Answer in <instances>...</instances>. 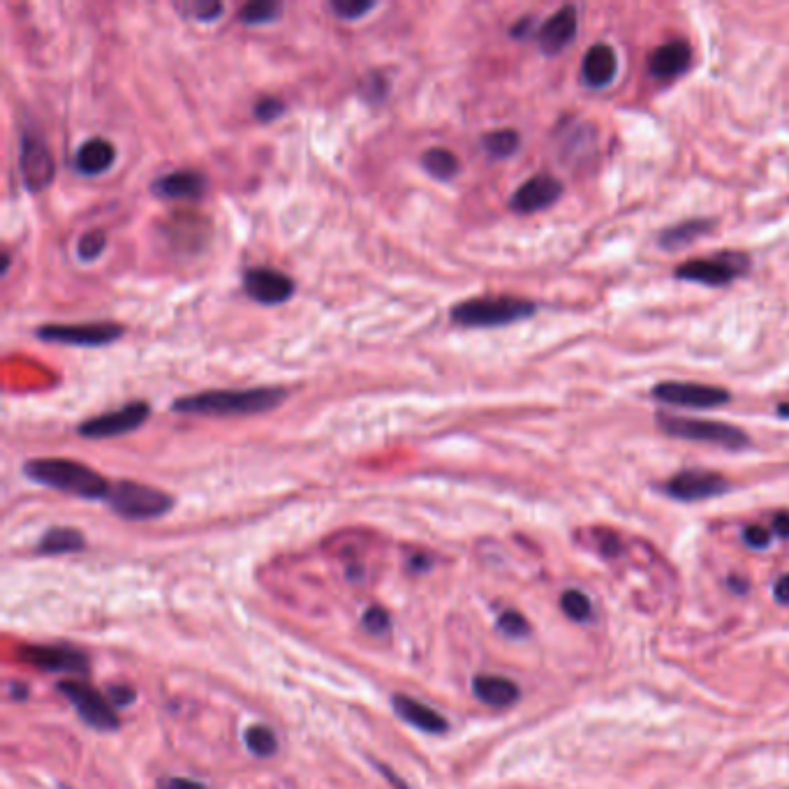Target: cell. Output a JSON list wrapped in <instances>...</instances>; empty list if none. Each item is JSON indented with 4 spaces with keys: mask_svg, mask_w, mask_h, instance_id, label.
<instances>
[{
    "mask_svg": "<svg viewBox=\"0 0 789 789\" xmlns=\"http://www.w3.org/2000/svg\"><path fill=\"white\" fill-rule=\"evenodd\" d=\"M283 401H287V389L283 387L209 389V392L176 398L172 410L179 415L248 417L276 410Z\"/></svg>",
    "mask_w": 789,
    "mask_h": 789,
    "instance_id": "6da1fadb",
    "label": "cell"
},
{
    "mask_svg": "<svg viewBox=\"0 0 789 789\" xmlns=\"http://www.w3.org/2000/svg\"><path fill=\"white\" fill-rule=\"evenodd\" d=\"M24 475L33 484L81 500H107L109 489H112L109 479L102 477L98 470L72 459H31L24 463Z\"/></svg>",
    "mask_w": 789,
    "mask_h": 789,
    "instance_id": "7a4b0ae2",
    "label": "cell"
},
{
    "mask_svg": "<svg viewBox=\"0 0 789 789\" xmlns=\"http://www.w3.org/2000/svg\"><path fill=\"white\" fill-rule=\"evenodd\" d=\"M537 311V306L528 299L519 297H475L461 301L452 308V322L463 329H493L505 327L521 320H528Z\"/></svg>",
    "mask_w": 789,
    "mask_h": 789,
    "instance_id": "3957f363",
    "label": "cell"
},
{
    "mask_svg": "<svg viewBox=\"0 0 789 789\" xmlns=\"http://www.w3.org/2000/svg\"><path fill=\"white\" fill-rule=\"evenodd\" d=\"M105 503L112 507V512L119 514L121 519L151 521L172 512L174 498L169 496L167 491L158 489V486L121 479V482L112 484Z\"/></svg>",
    "mask_w": 789,
    "mask_h": 789,
    "instance_id": "277c9868",
    "label": "cell"
},
{
    "mask_svg": "<svg viewBox=\"0 0 789 789\" xmlns=\"http://www.w3.org/2000/svg\"><path fill=\"white\" fill-rule=\"evenodd\" d=\"M658 426L671 438L711 442V445L727 449H743L750 445V438L736 426L722 422H706V419H688L674 415H658Z\"/></svg>",
    "mask_w": 789,
    "mask_h": 789,
    "instance_id": "5b68a950",
    "label": "cell"
},
{
    "mask_svg": "<svg viewBox=\"0 0 789 789\" xmlns=\"http://www.w3.org/2000/svg\"><path fill=\"white\" fill-rule=\"evenodd\" d=\"M56 688L72 706H75L77 715L86 722V725L98 729V732H116V729H119L121 720L119 713H116L119 709H116V706L109 702V697L102 695L100 690L91 688L88 683L75 681V678H70V681H58Z\"/></svg>",
    "mask_w": 789,
    "mask_h": 789,
    "instance_id": "8992f818",
    "label": "cell"
},
{
    "mask_svg": "<svg viewBox=\"0 0 789 789\" xmlns=\"http://www.w3.org/2000/svg\"><path fill=\"white\" fill-rule=\"evenodd\" d=\"M125 329L116 322H77V324H42L35 338L44 343L72 345V348H105L119 341Z\"/></svg>",
    "mask_w": 789,
    "mask_h": 789,
    "instance_id": "52a82bcc",
    "label": "cell"
},
{
    "mask_svg": "<svg viewBox=\"0 0 789 789\" xmlns=\"http://www.w3.org/2000/svg\"><path fill=\"white\" fill-rule=\"evenodd\" d=\"M19 174L26 190L42 193L56 179V162L40 132L24 130L19 139Z\"/></svg>",
    "mask_w": 789,
    "mask_h": 789,
    "instance_id": "ba28073f",
    "label": "cell"
},
{
    "mask_svg": "<svg viewBox=\"0 0 789 789\" xmlns=\"http://www.w3.org/2000/svg\"><path fill=\"white\" fill-rule=\"evenodd\" d=\"M151 417V405L146 401H132L121 405L119 410L102 412L98 417L86 419L79 424L77 433L86 440H107L128 435L132 431L142 429L146 419Z\"/></svg>",
    "mask_w": 789,
    "mask_h": 789,
    "instance_id": "9c48e42d",
    "label": "cell"
},
{
    "mask_svg": "<svg viewBox=\"0 0 789 789\" xmlns=\"http://www.w3.org/2000/svg\"><path fill=\"white\" fill-rule=\"evenodd\" d=\"M750 267V260L746 255H715V257H702V260H690L676 267L674 276L678 280H688V283L711 285L720 287L732 283L734 278L746 274Z\"/></svg>",
    "mask_w": 789,
    "mask_h": 789,
    "instance_id": "30bf717a",
    "label": "cell"
},
{
    "mask_svg": "<svg viewBox=\"0 0 789 789\" xmlns=\"http://www.w3.org/2000/svg\"><path fill=\"white\" fill-rule=\"evenodd\" d=\"M297 283L271 267H250L243 271V292L260 306H278L292 299Z\"/></svg>",
    "mask_w": 789,
    "mask_h": 789,
    "instance_id": "8fae6325",
    "label": "cell"
},
{
    "mask_svg": "<svg viewBox=\"0 0 789 789\" xmlns=\"http://www.w3.org/2000/svg\"><path fill=\"white\" fill-rule=\"evenodd\" d=\"M653 398L665 405H678V408L709 410L729 403L732 396L722 387L695 385V382H660L653 387Z\"/></svg>",
    "mask_w": 789,
    "mask_h": 789,
    "instance_id": "7c38bea8",
    "label": "cell"
},
{
    "mask_svg": "<svg viewBox=\"0 0 789 789\" xmlns=\"http://www.w3.org/2000/svg\"><path fill=\"white\" fill-rule=\"evenodd\" d=\"M19 660L51 674H88V658L70 646H24L19 651Z\"/></svg>",
    "mask_w": 789,
    "mask_h": 789,
    "instance_id": "4fadbf2b",
    "label": "cell"
},
{
    "mask_svg": "<svg viewBox=\"0 0 789 789\" xmlns=\"http://www.w3.org/2000/svg\"><path fill=\"white\" fill-rule=\"evenodd\" d=\"M729 489V482L718 473H706V470H685L667 482V493L671 498L692 503V500H706L713 496H722Z\"/></svg>",
    "mask_w": 789,
    "mask_h": 789,
    "instance_id": "5bb4252c",
    "label": "cell"
},
{
    "mask_svg": "<svg viewBox=\"0 0 789 789\" xmlns=\"http://www.w3.org/2000/svg\"><path fill=\"white\" fill-rule=\"evenodd\" d=\"M563 195V183L553 179L551 174H537L516 188L510 199V209L516 213H535L551 206Z\"/></svg>",
    "mask_w": 789,
    "mask_h": 789,
    "instance_id": "9a60e30c",
    "label": "cell"
},
{
    "mask_svg": "<svg viewBox=\"0 0 789 789\" xmlns=\"http://www.w3.org/2000/svg\"><path fill=\"white\" fill-rule=\"evenodd\" d=\"M577 10L572 5L560 7L556 14L544 21L540 31H537V44L547 56H556L565 47H570L574 35H577Z\"/></svg>",
    "mask_w": 789,
    "mask_h": 789,
    "instance_id": "2e32d148",
    "label": "cell"
},
{
    "mask_svg": "<svg viewBox=\"0 0 789 789\" xmlns=\"http://www.w3.org/2000/svg\"><path fill=\"white\" fill-rule=\"evenodd\" d=\"M151 193L158 199H199L206 193V179L197 169H176V172L162 174L151 183Z\"/></svg>",
    "mask_w": 789,
    "mask_h": 789,
    "instance_id": "e0dca14e",
    "label": "cell"
},
{
    "mask_svg": "<svg viewBox=\"0 0 789 789\" xmlns=\"http://www.w3.org/2000/svg\"><path fill=\"white\" fill-rule=\"evenodd\" d=\"M116 162V146L105 137H91L77 146L72 156V169L81 176H100L109 172Z\"/></svg>",
    "mask_w": 789,
    "mask_h": 789,
    "instance_id": "ac0fdd59",
    "label": "cell"
},
{
    "mask_svg": "<svg viewBox=\"0 0 789 789\" xmlns=\"http://www.w3.org/2000/svg\"><path fill=\"white\" fill-rule=\"evenodd\" d=\"M392 709L403 722H408L410 727L424 734H445L449 729V722L438 711L408 695H394Z\"/></svg>",
    "mask_w": 789,
    "mask_h": 789,
    "instance_id": "d6986e66",
    "label": "cell"
},
{
    "mask_svg": "<svg viewBox=\"0 0 789 789\" xmlns=\"http://www.w3.org/2000/svg\"><path fill=\"white\" fill-rule=\"evenodd\" d=\"M692 63V49L685 40L665 42L648 56V70L658 79H674L683 75Z\"/></svg>",
    "mask_w": 789,
    "mask_h": 789,
    "instance_id": "ffe728a7",
    "label": "cell"
},
{
    "mask_svg": "<svg viewBox=\"0 0 789 789\" xmlns=\"http://www.w3.org/2000/svg\"><path fill=\"white\" fill-rule=\"evenodd\" d=\"M473 695L482 704L491 706V709H510V706L519 702L521 690L519 685L505 676L477 674L473 678Z\"/></svg>",
    "mask_w": 789,
    "mask_h": 789,
    "instance_id": "44dd1931",
    "label": "cell"
},
{
    "mask_svg": "<svg viewBox=\"0 0 789 789\" xmlns=\"http://www.w3.org/2000/svg\"><path fill=\"white\" fill-rule=\"evenodd\" d=\"M618 58L609 44H593L581 63V77L591 88H604L616 79Z\"/></svg>",
    "mask_w": 789,
    "mask_h": 789,
    "instance_id": "7402d4cb",
    "label": "cell"
},
{
    "mask_svg": "<svg viewBox=\"0 0 789 789\" xmlns=\"http://www.w3.org/2000/svg\"><path fill=\"white\" fill-rule=\"evenodd\" d=\"M86 537L81 530L70 526H54L40 537L38 553L42 556H63V553L84 551Z\"/></svg>",
    "mask_w": 789,
    "mask_h": 789,
    "instance_id": "603a6c76",
    "label": "cell"
},
{
    "mask_svg": "<svg viewBox=\"0 0 789 789\" xmlns=\"http://www.w3.org/2000/svg\"><path fill=\"white\" fill-rule=\"evenodd\" d=\"M713 227H715L713 220H685V223H678L660 234V246L665 250L685 248L690 246L692 241L709 234Z\"/></svg>",
    "mask_w": 789,
    "mask_h": 789,
    "instance_id": "cb8c5ba5",
    "label": "cell"
},
{
    "mask_svg": "<svg viewBox=\"0 0 789 789\" xmlns=\"http://www.w3.org/2000/svg\"><path fill=\"white\" fill-rule=\"evenodd\" d=\"M422 167L424 172L431 176L435 181H452L461 172V162L456 158V153L449 149H442V146H433V149L424 151L422 156Z\"/></svg>",
    "mask_w": 789,
    "mask_h": 789,
    "instance_id": "d4e9b609",
    "label": "cell"
},
{
    "mask_svg": "<svg viewBox=\"0 0 789 789\" xmlns=\"http://www.w3.org/2000/svg\"><path fill=\"white\" fill-rule=\"evenodd\" d=\"M243 743H246L250 755L260 759H269L278 752V736L267 725H250L243 732Z\"/></svg>",
    "mask_w": 789,
    "mask_h": 789,
    "instance_id": "484cf974",
    "label": "cell"
},
{
    "mask_svg": "<svg viewBox=\"0 0 789 789\" xmlns=\"http://www.w3.org/2000/svg\"><path fill=\"white\" fill-rule=\"evenodd\" d=\"M519 144H521L519 132L512 130V128L486 132V135L482 137L484 151L489 153L491 158H496V160H505V158L514 156V153L519 151Z\"/></svg>",
    "mask_w": 789,
    "mask_h": 789,
    "instance_id": "4316f807",
    "label": "cell"
},
{
    "mask_svg": "<svg viewBox=\"0 0 789 789\" xmlns=\"http://www.w3.org/2000/svg\"><path fill=\"white\" fill-rule=\"evenodd\" d=\"M280 14H283V5L276 3V0H253V3L241 7L237 19L246 26H264L274 24Z\"/></svg>",
    "mask_w": 789,
    "mask_h": 789,
    "instance_id": "83f0119b",
    "label": "cell"
},
{
    "mask_svg": "<svg viewBox=\"0 0 789 789\" xmlns=\"http://www.w3.org/2000/svg\"><path fill=\"white\" fill-rule=\"evenodd\" d=\"M107 248V234L105 230H98V227H93V230L84 232L77 241V257L81 262H95L98 257L105 253Z\"/></svg>",
    "mask_w": 789,
    "mask_h": 789,
    "instance_id": "f1b7e54d",
    "label": "cell"
},
{
    "mask_svg": "<svg viewBox=\"0 0 789 789\" xmlns=\"http://www.w3.org/2000/svg\"><path fill=\"white\" fill-rule=\"evenodd\" d=\"M176 10H179L183 17L193 19V21H206V24H211V21H216L220 14L225 12V7L220 3H211V0H195V3H183V5H176Z\"/></svg>",
    "mask_w": 789,
    "mask_h": 789,
    "instance_id": "f546056e",
    "label": "cell"
},
{
    "mask_svg": "<svg viewBox=\"0 0 789 789\" xmlns=\"http://www.w3.org/2000/svg\"><path fill=\"white\" fill-rule=\"evenodd\" d=\"M560 607H563L565 616L572 618V621H588L593 614L591 600L581 591H565L563 597H560Z\"/></svg>",
    "mask_w": 789,
    "mask_h": 789,
    "instance_id": "4dcf8cb0",
    "label": "cell"
},
{
    "mask_svg": "<svg viewBox=\"0 0 789 789\" xmlns=\"http://www.w3.org/2000/svg\"><path fill=\"white\" fill-rule=\"evenodd\" d=\"M329 10L343 21H357L375 10L373 0H331Z\"/></svg>",
    "mask_w": 789,
    "mask_h": 789,
    "instance_id": "1f68e13d",
    "label": "cell"
},
{
    "mask_svg": "<svg viewBox=\"0 0 789 789\" xmlns=\"http://www.w3.org/2000/svg\"><path fill=\"white\" fill-rule=\"evenodd\" d=\"M361 628L368 634H373V637H385V634L392 630V621H389V614L385 609L373 604V607H368L364 616H361Z\"/></svg>",
    "mask_w": 789,
    "mask_h": 789,
    "instance_id": "d6a6232c",
    "label": "cell"
},
{
    "mask_svg": "<svg viewBox=\"0 0 789 789\" xmlns=\"http://www.w3.org/2000/svg\"><path fill=\"white\" fill-rule=\"evenodd\" d=\"M253 112L255 119L260 123H274L285 114V102L280 98H274V95H262V98L255 102Z\"/></svg>",
    "mask_w": 789,
    "mask_h": 789,
    "instance_id": "836d02e7",
    "label": "cell"
},
{
    "mask_svg": "<svg viewBox=\"0 0 789 789\" xmlns=\"http://www.w3.org/2000/svg\"><path fill=\"white\" fill-rule=\"evenodd\" d=\"M498 630L510 639H523L530 632V625L519 611H505V614L498 618Z\"/></svg>",
    "mask_w": 789,
    "mask_h": 789,
    "instance_id": "e575fe53",
    "label": "cell"
},
{
    "mask_svg": "<svg viewBox=\"0 0 789 789\" xmlns=\"http://www.w3.org/2000/svg\"><path fill=\"white\" fill-rule=\"evenodd\" d=\"M107 697L116 709H125V706L135 702V688H130V685L125 683H114L107 688Z\"/></svg>",
    "mask_w": 789,
    "mask_h": 789,
    "instance_id": "d590c367",
    "label": "cell"
},
{
    "mask_svg": "<svg viewBox=\"0 0 789 789\" xmlns=\"http://www.w3.org/2000/svg\"><path fill=\"white\" fill-rule=\"evenodd\" d=\"M743 540H746V544L752 549H766L771 544V533L769 528L764 526H750L746 528V533H743Z\"/></svg>",
    "mask_w": 789,
    "mask_h": 789,
    "instance_id": "8d00e7d4",
    "label": "cell"
},
{
    "mask_svg": "<svg viewBox=\"0 0 789 789\" xmlns=\"http://www.w3.org/2000/svg\"><path fill=\"white\" fill-rule=\"evenodd\" d=\"M364 95H366V100H368V102H380V100H385V95H387V81L382 79L380 75H371V77H368V86L364 88Z\"/></svg>",
    "mask_w": 789,
    "mask_h": 789,
    "instance_id": "74e56055",
    "label": "cell"
},
{
    "mask_svg": "<svg viewBox=\"0 0 789 789\" xmlns=\"http://www.w3.org/2000/svg\"><path fill=\"white\" fill-rule=\"evenodd\" d=\"M158 789H209V787L190 778H167L162 780Z\"/></svg>",
    "mask_w": 789,
    "mask_h": 789,
    "instance_id": "f35d334b",
    "label": "cell"
},
{
    "mask_svg": "<svg viewBox=\"0 0 789 789\" xmlns=\"http://www.w3.org/2000/svg\"><path fill=\"white\" fill-rule=\"evenodd\" d=\"M773 595L780 604H789V574H783L773 586Z\"/></svg>",
    "mask_w": 789,
    "mask_h": 789,
    "instance_id": "ab89813d",
    "label": "cell"
},
{
    "mask_svg": "<svg viewBox=\"0 0 789 789\" xmlns=\"http://www.w3.org/2000/svg\"><path fill=\"white\" fill-rule=\"evenodd\" d=\"M773 530L780 537H789V512H780L773 516Z\"/></svg>",
    "mask_w": 789,
    "mask_h": 789,
    "instance_id": "60d3db41",
    "label": "cell"
},
{
    "mask_svg": "<svg viewBox=\"0 0 789 789\" xmlns=\"http://www.w3.org/2000/svg\"><path fill=\"white\" fill-rule=\"evenodd\" d=\"M530 28H533V17H523L519 24L512 26V38L523 40L530 33Z\"/></svg>",
    "mask_w": 789,
    "mask_h": 789,
    "instance_id": "b9f144b4",
    "label": "cell"
},
{
    "mask_svg": "<svg viewBox=\"0 0 789 789\" xmlns=\"http://www.w3.org/2000/svg\"><path fill=\"white\" fill-rule=\"evenodd\" d=\"M429 563H431V560L426 558L424 553H417V556H412V558H410L408 567H410L412 572H426V570H429V567H431Z\"/></svg>",
    "mask_w": 789,
    "mask_h": 789,
    "instance_id": "7bdbcfd3",
    "label": "cell"
},
{
    "mask_svg": "<svg viewBox=\"0 0 789 789\" xmlns=\"http://www.w3.org/2000/svg\"><path fill=\"white\" fill-rule=\"evenodd\" d=\"M380 773H382V776H385V778L389 780V783H392L396 789H408V785H405L403 780L398 778L392 769H389V766H382V764H380Z\"/></svg>",
    "mask_w": 789,
    "mask_h": 789,
    "instance_id": "ee69618b",
    "label": "cell"
},
{
    "mask_svg": "<svg viewBox=\"0 0 789 789\" xmlns=\"http://www.w3.org/2000/svg\"><path fill=\"white\" fill-rule=\"evenodd\" d=\"M10 697L12 699H26L28 697V688L24 683H12L10 685Z\"/></svg>",
    "mask_w": 789,
    "mask_h": 789,
    "instance_id": "f6af8a7d",
    "label": "cell"
},
{
    "mask_svg": "<svg viewBox=\"0 0 789 789\" xmlns=\"http://www.w3.org/2000/svg\"><path fill=\"white\" fill-rule=\"evenodd\" d=\"M778 417L789 419V403H780L778 405Z\"/></svg>",
    "mask_w": 789,
    "mask_h": 789,
    "instance_id": "bcb514c9",
    "label": "cell"
},
{
    "mask_svg": "<svg viewBox=\"0 0 789 789\" xmlns=\"http://www.w3.org/2000/svg\"><path fill=\"white\" fill-rule=\"evenodd\" d=\"M7 267H10V253H7V250H5V253H3V276L7 274Z\"/></svg>",
    "mask_w": 789,
    "mask_h": 789,
    "instance_id": "7dc6e473",
    "label": "cell"
}]
</instances>
